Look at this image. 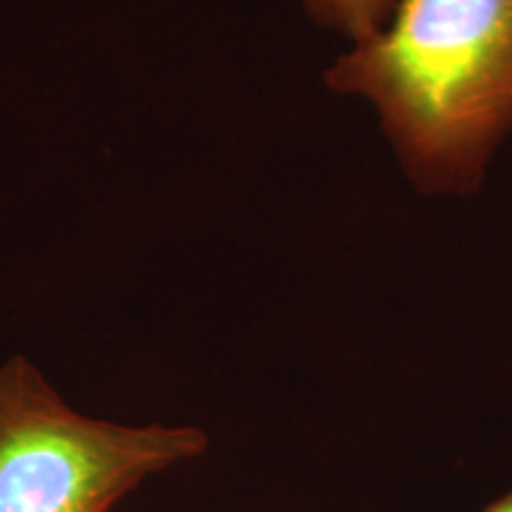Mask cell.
I'll return each instance as SVG.
<instances>
[{"label": "cell", "instance_id": "3", "mask_svg": "<svg viewBox=\"0 0 512 512\" xmlns=\"http://www.w3.org/2000/svg\"><path fill=\"white\" fill-rule=\"evenodd\" d=\"M302 5L318 29L339 36L351 46L387 24L396 0H302Z\"/></svg>", "mask_w": 512, "mask_h": 512}, {"label": "cell", "instance_id": "2", "mask_svg": "<svg viewBox=\"0 0 512 512\" xmlns=\"http://www.w3.org/2000/svg\"><path fill=\"white\" fill-rule=\"evenodd\" d=\"M207 448L200 427L93 418L27 356L0 363V512H112Z\"/></svg>", "mask_w": 512, "mask_h": 512}, {"label": "cell", "instance_id": "4", "mask_svg": "<svg viewBox=\"0 0 512 512\" xmlns=\"http://www.w3.org/2000/svg\"><path fill=\"white\" fill-rule=\"evenodd\" d=\"M482 512H512V482L508 489L503 491L496 501H491L489 505H484Z\"/></svg>", "mask_w": 512, "mask_h": 512}, {"label": "cell", "instance_id": "1", "mask_svg": "<svg viewBox=\"0 0 512 512\" xmlns=\"http://www.w3.org/2000/svg\"><path fill=\"white\" fill-rule=\"evenodd\" d=\"M323 83L368 107L418 195H477L512 140V0H396Z\"/></svg>", "mask_w": 512, "mask_h": 512}]
</instances>
